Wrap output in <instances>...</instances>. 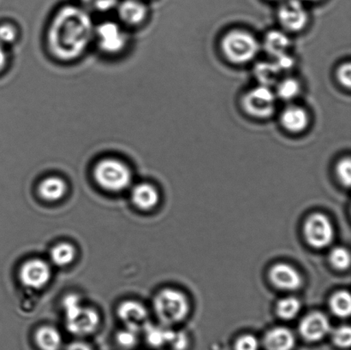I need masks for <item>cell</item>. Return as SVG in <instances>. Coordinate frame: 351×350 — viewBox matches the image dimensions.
Returning a JSON list of instances; mask_svg holds the SVG:
<instances>
[{"mask_svg":"<svg viewBox=\"0 0 351 350\" xmlns=\"http://www.w3.org/2000/svg\"><path fill=\"white\" fill-rule=\"evenodd\" d=\"M221 49L227 60L233 64L249 63L256 57L260 45L252 34L247 31H230L221 41Z\"/></svg>","mask_w":351,"mask_h":350,"instance_id":"cell-2","label":"cell"},{"mask_svg":"<svg viewBox=\"0 0 351 350\" xmlns=\"http://www.w3.org/2000/svg\"><path fill=\"white\" fill-rule=\"evenodd\" d=\"M329 260L336 269L340 271L348 269L350 265V252L343 247H337L330 253Z\"/></svg>","mask_w":351,"mask_h":350,"instance_id":"cell-27","label":"cell"},{"mask_svg":"<svg viewBox=\"0 0 351 350\" xmlns=\"http://www.w3.org/2000/svg\"><path fill=\"white\" fill-rule=\"evenodd\" d=\"M94 177L99 186L106 190L119 192L129 187L132 182V171L122 161L105 159L96 164Z\"/></svg>","mask_w":351,"mask_h":350,"instance_id":"cell-4","label":"cell"},{"mask_svg":"<svg viewBox=\"0 0 351 350\" xmlns=\"http://www.w3.org/2000/svg\"><path fill=\"white\" fill-rule=\"evenodd\" d=\"M301 1L302 3H304V2H319V1H322V0H301Z\"/></svg>","mask_w":351,"mask_h":350,"instance_id":"cell-39","label":"cell"},{"mask_svg":"<svg viewBox=\"0 0 351 350\" xmlns=\"http://www.w3.org/2000/svg\"><path fill=\"white\" fill-rule=\"evenodd\" d=\"M77 252L74 246L68 242L58 243L51 250V259L55 265L66 266L70 265L75 258Z\"/></svg>","mask_w":351,"mask_h":350,"instance_id":"cell-22","label":"cell"},{"mask_svg":"<svg viewBox=\"0 0 351 350\" xmlns=\"http://www.w3.org/2000/svg\"><path fill=\"white\" fill-rule=\"evenodd\" d=\"M276 96L285 101H291L297 97L301 91V86L294 78H285L278 82Z\"/></svg>","mask_w":351,"mask_h":350,"instance_id":"cell-25","label":"cell"},{"mask_svg":"<svg viewBox=\"0 0 351 350\" xmlns=\"http://www.w3.org/2000/svg\"><path fill=\"white\" fill-rule=\"evenodd\" d=\"M330 308L337 317L347 318L351 313V298L348 291L340 290L330 300Z\"/></svg>","mask_w":351,"mask_h":350,"instance_id":"cell-23","label":"cell"},{"mask_svg":"<svg viewBox=\"0 0 351 350\" xmlns=\"http://www.w3.org/2000/svg\"><path fill=\"white\" fill-rule=\"evenodd\" d=\"M332 342L339 349H349L351 344V329L348 325H343L332 332Z\"/></svg>","mask_w":351,"mask_h":350,"instance_id":"cell-28","label":"cell"},{"mask_svg":"<svg viewBox=\"0 0 351 350\" xmlns=\"http://www.w3.org/2000/svg\"><path fill=\"white\" fill-rule=\"evenodd\" d=\"M278 17L285 29L299 32L308 22V15L301 0H284L278 10Z\"/></svg>","mask_w":351,"mask_h":350,"instance_id":"cell-8","label":"cell"},{"mask_svg":"<svg viewBox=\"0 0 351 350\" xmlns=\"http://www.w3.org/2000/svg\"><path fill=\"white\" fill-rule=\"evenodd\" d=\"M136 332L127 328L125 331L120 332L118 335L119 344L123 348H132L136 344Z\"/></svg>","mask_w":351,"mask_h":350,"instance_id":"cell-32","label":"cell"},{"mask_svg":"<svg viewBox=\"0 0 351 350\" xmlns=\"http://www.w3.org/2000/svg\"><path fill=\"white\" fill-rule=\"evenodd\" d=\"M337 177L343 186L349 188L351 183V161L350 157L343 158L336 166Z\"/></svg>","mask_w":351,"mask_h":350,"instance_id":"cell-29","label":"cell"},{"mask_svg":"<svg viewBox=\"0 0 351 350\" xmlns=\"http://www.w3.org/2000/svg\"><path fill=\"white\" fill-rule=\"evenodd\" d=\"M94 34L89 14L82 7L66 5L58 10L51 23L48 47L58 60H74L84 53Z\"/></svg>","mask_w":351,"mask_h":350,"instance_id":"cell-1","label":"cell"},{"mask_svg":"<svg viewBox=\"0 0 351 350\" xmlns=\"http://www.w3.org/2000/svg\"><path fill=\"white\" fill-rule=\"evenodd\" d=\"M331 330L328 317L319 312L309 314L299 325V332L304 340L316 342L322 340Z\"/></svg>","mask_w":351,"mask_h":350,"instance_id":"cell-11","label":"cell"},{"mask_svg":"<svg viewBox=\"0 0 351 350\" xmlns=\"http://www.w3.org/2000/svg\"><path fill=\"white\" fill-rule=\"evenodd\" d=\"M118 315L127 328L138 331L147 325V312L142 304L135 301H126L119 305Z\"/></svg>","mask_w":351,"mask_h":350,"instance_id":"cell-13","label":"cell"},{"mask_svg":"<svg viewBox=\"0 0 351 350\" xmlns=\"http://www.w3.org/2000/svg\"><path fill=\"white\" fill-rule=\"evenodd\" d=\"M63 307L66 318V327L71 334L86 336L97 329L99 317L93 308L82 307L80 299L75 295H69L64 299Z\"/></svg>","mask_w":351,"mask_h":350,"instance_id":"cell-3","label":"cell"},{"mask_svg":"<svg viewBox=\"0 0 351 350\" xmlns=\"http://www.w3.org/2000/svg\"><path fill=\"white\" fill-rule=\"evenodd\" d=\"M304 236L309 245L315 249H323L331 245L335 238V229L326 215L315 214L304 224Z\"/></svg>","mask_w":351,"mask_h":350,"instance_id":"cell-7","label":"cell"},{"mask_svg":"<svg viewBox=\"0 0 351 350\" xmlns=\"http://www.w3.org/2000/svg\"><path fill=\"white\" fill-rule=\"evenodd\" d=\"M263 344L267 350H292L295 348V338L289 329L275 327L265 335Z\"/></svg>","mask_w":351,"mask_h":350,"instance_id":"cell-15","label":"cell"},{"mask_svg":"<svg viewBox=\"0 0 351 350\" xmlns=\"http://www.w3.org/2000/svg\"><path fill=\"white\" fill-rule=\"evenodd\" d=\"M269 279L275 287L283 290H297L302 284L301 274L285 263H278L271 267Z\"/></svg>","mask_w":351,"mask_h":350,"instance_id":"cell-12","label":"cell"},{"mask_svg":"<svg viewBox=\"0 0 351 350\" xmlns=\"http://www.w3.org/2000/svg\"><path fill=\"white\" fill-rule=\"evenodd\" d=\"M88 8L97 12H108L118 5V0H81Z\"/></svg>","mask_w":351,"mask_h":350,"instance_id":"cell-31","label":"cell"},{"mask_svg":"<svg viewBox=\"0 0 351 350\" xmlns=\"http://www.w3.org/2000/svg\"><path fill=\"white\" fill-rule=\"evenodd\" d=\"M337 77L339 84L346 88L351 86V66L350 63L343 64L337 71Z\"/></svg>","mask_w":351,"mask_h":350,"instance_id":"cell-34","label":"cell"},{"mask_svg":"<svg viewBox=\"0 0 351 350\" xmlns=\"http://www.w3.org/2000/svg\"><path fill=\"white\" fill-rule=\"evenodd\" d=\"M132 197L136 207L143 211L156 208L160 201L159 192L149 184L136 185L132 191Z\"/></svg>","mask_w":351,"mask_h":350,"instance_id":"cell-16","label":"cell"},{"mask_svg":"<svg viewBox=\"0 0 351 350\" xmlns=\"http://www.w3.org/2000/svg\"><path fill=\"white\" fill-rule=\"evenodd\" d=\"M154 310L165 325H173L184 321L189 313V301L184 294L177 290H161L154 298Z\"/></svg>","mask_w":351,"mask_h":350,"instance_id":"cell-5","label":"cell"},{"mask_svg":"<svg viewBox=\"0 0 351 350\" xmlns=\"http://www.w3.org/2000/svg\"><path fill=\"white\" fill-rule=\"evenodd\" d=\"M276 95L269 87L260 85L250 89L242 99V105L247 114L256 118H268L276 108Z\"/></svg>","mask_w":351,"mask_h":350,"instance_id":"cell-6","label":"cell"},{"mask_svg":"<svg viewBox=\"0 0 351 350\" xmlns=\"http://www.w3.org/2000/svg\"><path fill=\"white\" fill-rule=\"evenodd\" d=\"M119 16L123 23L137 25L146 18L147 7L139 0H125L118 7Z\"/></svg>","mask_w":351,"mask_h":350,"instance_id":"cell-17","label":"cell"},{"mask_svg":"<svg viewBox=\"0 0 351 350\" xmlns=\"http://www.w3.org/2000/svg\"><path fill=\"white\" fill-rule=\"evenodd\" d=\"M66 350H93L87 344L82 342H74L68 346Z\"/></svg>","mask_w":351,"mask_h":350,"instance_id":"cell-37","label":"cell"},{"mask_svg":"<svg viewBox=\"0 0 351 350\" xmlns=\"http://www.w3.org/2000/svg\"><path fill=\"white\" fill-rule=\"evenodd\" d=\"M95 32L97 36L99 46L105 53H118L125 47L126 34L115 23H102Z\"/></svg>","mask_w":351,"mask_h":350,"instance_id":"cell-9","label":"cell"},{"mask_svg":"<svg viewBox=\"0 0 351 350\" xmlns=\"http://www.w3.org/2000/svg\"><path fill=\"white\" fill-rule=\"evenodd\" d=\"M274 64H276L281 73L290 71L294 66L295 61L290 54L285 53L274 58Z\"/></svg>","mask_w":351,"mask_h":350,"instance_id":"cell-33","label":"cell"},{"mask_svg":"<svg viewBox=\"0 0 351 350\" xmlns=\"http://www.w3.org/2000/svg\"><path fill=\"white\" fill-rule=\"evenodd\" d=\"M280 123L289 132L302 133L309 125V115L301 106L288 105L281 113Z\"/></svg>","mask_w":351,"mask_h":350,"instance_id":"cell-14","label":"cell"},{"mask_svg":"<svg viewBox=\"0 0 351 350\" xmlns=\"http://www.w3.org/2000/svg\"><path fill=\"white\" fill-rule=\"evenodd\" d=\"M260 344L253 335L241 336L234 345V350H259Z\"/></svg>","mask_w":351,"mask_h":350,"instance_id":"cell-30","label":"cell"},{"mask_svg":"<svg viewBox=\"0 0 351 350\" xmlns=\"http://www.w3.org/2000/svg\"><path fill=\"white\" fill-rule=\"evenodd\" d=\"M301 310L300 301L295 297H287L278 301L276 313L278 316L285 321L294 318Z\"/></svg>","mask_w":351,"mask_h":350,"instance_id":"cell-24","label":"cell"},{"mask_svg":"<svg viewBox=\"0 0 351 350\" xmlns=\"http://www.w3.org/2000/svg\"><path fill=\"white\" fill-rule=\"evenodd\" d=\"M6 64V53L3 47L0 45V71L3 70Z\"/></svg>","mask_w":351,"mask_h":350,"instance_id":"cell-38","label":"cell"},{"mask_svg":"<svg viewBox=\"0 0 351 350\" xmlns=\"http://www.w3.org/2000/svg\"><path fill=\"white\" fill-rule=\"evenodd\" d=\"M16 36V29L9 24H3L0 26V45H5L13 42Z\"/></svg>","mask_w":351,"mask_h":350,"instance_id":"cell-35","label":"cell"},{"mask_svg":"<svg viewBox=\"0 0 351 350\" xmlns=\"http://www.w3.org/2000/svg\"><path fill=\"white\" fill-rule=\"evenodd\" d=\"M254 77L260 82V85L269 88L278 84L282 74L274 61L260 62L254 66Z\"/></svg>","mask_w":351,"mask_h":350,"instance_id":"cell-20","label":"cell"},{"mask_svg":"<svg viewBox=\"0 0 351 350\" xmlns=\"http://www.w3.org/2000/svg\"><path fill=\"white\" fill-rule=\"evenodd\" d=\"M291 40L287 34L281 31H270L265 37L264 49L273 58L287 53L288 48L290 47Z\"/></svg>","mask_w":351,"mask_h":350,"instance_id":"cell-18","label":"cell"},{"mask_svg":"<svg viewBox=\"0 0 351 350\" xmlns=\"http://www.w3.org/2000/svg\"><path fill=\"white\" fill-rule=\"evenodd\" d=\"M36 342L41 350H60L62 337L57 329L43 327L36 332Z\"/></svg>","mask_w":351,"mask_h":350,"instance_id":"cell-21","label":"cell"},{"mask_svg":"<svg viewBox=\"0 0 351 350\" xmlns=\"http://www.w3.org/2000/svg\"><path fill=\"white\" fill-rule=\"evenodd\" d=\"M145 329L147 340H149L151 345L156 346V347H160V346L166 345L167 342H170L174 334V332L169 330V329L153 327V325L149 324L146 325Z\"/></svg>","mask_w":351,"mask_h":350,"instance_id":"cell-26","label":"cell"},{"mask_svg":"<svg viewBox=\"0 0 351 350\" xmlns=\"http://www.w3.org/2000/svg\"><path fill=\"white\" fill-rule=\"evenodd\" d=\"M170 344L175 350H185L188 348L189 338L184 332H174Z\"/></svg>","mask_w":351,"mask_h":350,"instance_id":"cell-36","label":"cell"},{"mask_svg":"<svg viewBox=\"0 0 351 350\" xmlns=\"http://www.w3.org/2000/svg\"><path fill=\"white\" fill-rule=\"evenodd\" d=\"M67 185L60 177H51L41 182L39 194L41 198L47 201H57L64 197Z\"/></svg>","mask_w":351,"mask_h":350,"instance_id":"cell-19","label":"cell"},{"mask_svg":"<svg viewBox=\"0 0 351 350\" xmlns=\"http://www.w3.org/2000/svg\"><path fill=\"white\" fill-rule=\"evenodd\" d=\"M51 279L50 266L40 259L30 260L23 264L20 270V279L23 286L40 290L46 286Z\"/></svg>","mask_w":351,"mask_h":350,"instance_id":"cell-10","label":"cell"}]
</instances>
